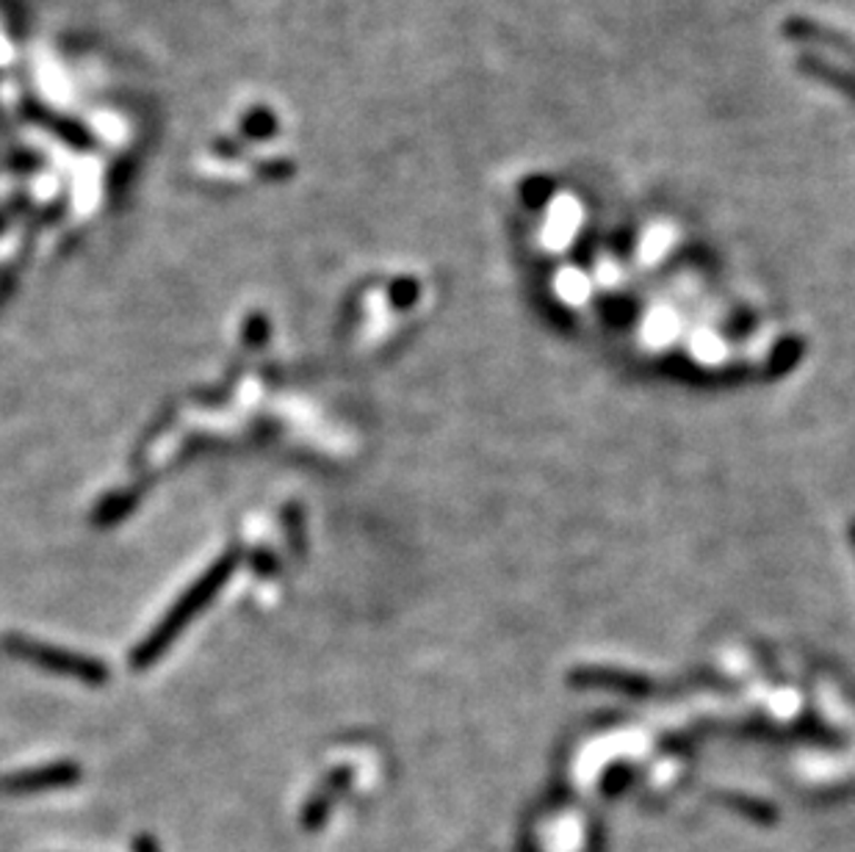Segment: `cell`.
Segmentation results:
<instances>
[{
	"label": "cell",
	"mask_w": 855,
	"mask_h": 852,
	"mask_svg": "<svg viewBox=\"0 0 855 852\" xmlns=\"http://www.w3.org/2000/svg\"><path fill=\"white\" fill-rule=\"evenodd\" d=\"M239 562H241V551L236 548L228 551L225 556H219V559L213 562V565L208 567V571L202 573V576L197 578L183 595H180L178 604H175L161 621H158V626L133 647V653H130V664H133L136 670H145L150 667V664H156L158 658L169 651V645L183 634V628L189 626V623L195 621V617L200 615L213 598H217V593L228 584V578L233 576Z\"/></svg>",
	"instance_id": "cell-1"
},
{
	"label": "cell",
	"mask_w": 855,
	"mask_h": 852,
	"mask_svg": "<svg viewBox=\"0 0 855 852\" xmlns=\"http://www.w3.org/2000/svg\"><path fill=\"white\" fill-rule=\"evenodd\" d=\"M3 651L9 656L20 658V662L33 664V667H42L53 675H64V678H76L89 686H103L111 678L109 667L100 658L83 656V653L67 651V647L50 645V642L42 640H31L26 634H6Z\"/></svg>",
	"instance_id": "cell-2"
},
{
	"label": "cell",
	"mask_w": 855,
	"mask_h": 852,
	"mask_svg": "<svg viewBox=\"0 0 855 852\" xmlns=\"http://www.w3.org/2000/svg\"><path fill=\"white\" fill-rule=\"evenodd\" d=\"M81 781V766L72 761H56L48 766H31V770L11 772L0 777V794H37L53 792V789L76 786Z\"/></svg>",
	"instance_id": "cell-3"
},
{
	"label": "cell",
	"mask_w": 855,
	"mask_h": 852,
	"mask_svg": "<svg viewBox=\"0 0 855 852\" xmlns=\"http://www.w3.org/2000/svg\"><path fill=\"white\" fill-rule=\"evenodd\" d=\"M784 37L795 39L801 44H814V48H828L836 50V53L847 56V59H855V42L847 39L845 33L834 31V28L823 26V22L812 20V17H789L784 20Z\"/></svg>",
	"instance_id": "cell-4"
},
{
	"label": "cell",
	"mask_w": 855,
	"mask_h": 852,
	"mask_svg": "<svg viewBox=\"0 0 855 852\" xmlns=\"http://www.w3.org/2000/svg\"><path fill=\"white\" fill-rule=\"evenodd\" d=\"M797 70H801L803 76L814 78V81L825 83V87L839 89L845 98H851L855 103V76H851L847 70H842V67H834L831 61L819 59V56L814 53H803L801 59H797Z\"/></svg>",
	"instance_id": "cell-5"
},
{
	"label": "cell",
	"mask_w": 855,
	"mask_h": 852,
	"mask_svg": "<svg viewBox=\"0 0 855 852\" xmlns=\"http://www.w3.org/2000/svg\"><path fill=\"white\" fill-rule=\"evenodd\" d=\"M136 502H139V496H136L133 491H122V493H115V496H106L103 502L98 504V509H95V524L98 526L120 524L122 518H128V513H133Z\"/></svg>",
	"instance_id": "cell-6"
},
{
	"label": "cell",
	"mask_w": 855,
	"mask_h": 852,
	"mask_svg": "<svg viewBox=\"0 0 855 852\" xmlns=\"http://www.w3.org/2000/svg\"><path fill=\"white\" fill-rule=\"evenodd\" d=\"M338 786H341V783H338V781H330V786H325L319 794H314V797H310V803L305 805V811H302V825L308 828V831H314V828H319V825H321V820H325V814H327V811H330L332 792H336Z\"/></svg>",
	"instance_id": "cell-7"
},
{
	"label": "cell",
	"mask_w": 855,
	"mask_h": 852,
	"mask_svg": "<svg viewBox=\"0 0 855 852\" xmlns=\"http://www.w3.org/2000/svg\"><path fill=\"white\" fill-rule=\"evenodd\" d=\"M524 186H526L524 197H526V202H531V206H543V202L551 197V180L531 178V180H526Z\"/></svg>",
	"instance_id": "cell-8"
},
{
	"label": "cell",
	"mask_w": 855,
	"mask_h": 852,
	"mask_svg": "<svg viewBox=\"0 0 855 852\" xmlns=\"http://www.w3.org/2000/svg\"><path fill=\"white\" fill-rule=\"evenodd\" d=\"M302 524H305V518L299 515V509L291 504V507L286 509V532H288V539H291L294 551H302Z\"/></svg>",
	"instance_id": "cell-9"
},
{
	"label": "cell",
	"mask_w": 855,
	"mask_h": 852,
	"mask_svg": "<svg viewBox=\"0 0 855 852\" xmlns=\"http://www.w3.org/2000/svg\"><path fill=\"white\" fill-rule=\"evenodd\" d=\"M266 335H269V327H266L264 316H252V319L247 321V329H245L247 346L258 349V346L266 344Z\"/></svg>",
	"instance_id": "cell-10"
},
{
	"label": "cell",
	"mask_w": 855,
	"mask_h": 852,
	"mask_svg": "<svg viewBox=\"0 0 855 852\" xmlns=\"http://www.w3.org/2000/svg\"><path fill=\"white\" fill-rule=\"evenodd\" d=\"M252 571L255 573H264V576H269V573L277 571V562L275 556L269 554V551H260V554L252 556Z\"/></svg>",
	"instance_id": "cell-11"
},
{
	"label": "cell",
	"mask_w": 855,
	"mask_h": 852,
	"mask_svg": "<svg viewBox=\"0 0 855 852\" xmlns=\"http://www.w3.org/2000/svg\"><path fill=\"white\" fill-rule=\"evenodd\" d=\"M133 852H161V850H158L156 839L152 836H139L133 842Z\"/></svg>",
	"instance_id": "cell-12"
}]
</instances>
